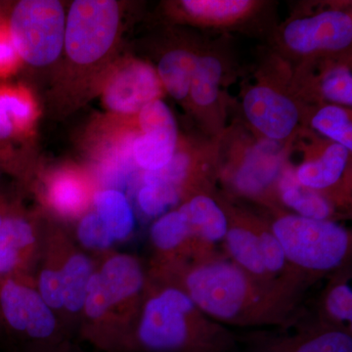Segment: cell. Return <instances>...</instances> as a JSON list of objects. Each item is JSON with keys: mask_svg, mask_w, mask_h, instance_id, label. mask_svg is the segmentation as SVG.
I'll list each match as a JSON object with an SVG mask.
<instances>
[{"mask_svg": "<svg viewBox=\"0 0 352 352\" xmlns=\"http://www.w3.org/2000/svg\"><path fill=\"white\" fill-rule=\"evenodd\" d=\"M147 274L177 287L201 311L227 327L291 325L305 289L314 281L298 271L261 279L217 252L151 263Z\"/></svg>", "mask_w": 352, "mask_h": 352, "instance_id": "1", "label": "cell"}, {"mask_svg": "<svg viewBox=\"0 0 352 352\" xmlns=\"http://www.w3.org/2000/svg\"><path fill=\"white\" fill-rule=\"evenodd\" d=\"M239 342L182 289L148 277L140 314L124 352H239Z\"/></svg>", "mask_w": 352, "mask_h": 352, "instance_id": "2", "label": "cell"}, {"mask_svg": "<svg viewBox=\"0 0 352 352\" xmlns=\"http://www.w3.org/2000/svg\"><path fill=\"white\" fill-rule=\"evenodd\" d=\"M147 271L135 256L109 252L95 264L82 316V336L105 352H122L140 314Z\"/></svg>", "mask_w": 352, "mask_h": 352, "instance_id": "3", "label": "cell"}, {"mask_svg": "<svg viewBox=\"0 0 352 352\" xmlns=\"http://www.w3.org/2000/svg\"><path fill=\"white\" fill-rule=\"evenodd\" d=\"M294 270L316 280L349 263L351 233L333 220L280 215L270 224Z\"/></svg>", "mask_w": 352, "mask_h": 352, "instance_id": "4", "label": "cell"}, {"mask_svg": "<svg viewBox=\"0 0 352 352\" xmlns=\"http://www.w3.org/2000/svg\"><path fill=\"white\" fill-rule=\"evenodd\" d=\"M0 314L28 352H46L69 342L68 332L44 302L29 273L0 279Z\"/></svg>", "mask_w": 352, "mask_h": 352, "instance_id": "5", "label": "cell"}, {"mask_svg": "<svg viewBox=\"0 0 352 352\" xmlns=\"http://www.w3.org/2000/svg\"><path fill=\"white\" fill-rule=\"evenodd\" d=\"M23 61L34 67L50 65L64 47L65 13L56 0H22L6 23Z\"/></svg>", "mask_w": 352, "mask_h": 352, "instance_id": "6", "label": "cell"}, {"mask_svg": "<svg viewBox=\"0 0 352 352\" xmlns=\"http://www.w3.org/2000/svg\"><path fill=\"white\" fill-rule=\"evenodd\" d=\"M120 8L113 0H76L69 7L64 45L74 63L94 64L107 54L117 36Z\"/></svg>", "mask_w": 352, "mask_h": 352, "instance_id": "7", "label": "cell"}, {"mask_svg": "<svg viewBox=\"0 0 352 352\" xmlns=\"http://www.w3.org/2000/svg\"><path fill=\"white\" fill-rule=\"evenodd\" d=\"M162 94L156 71L143 62L131 61L116 69L103 89L106 107L119 115H134Z\"/></svg>", "mask_w": 352, "mask_h": 352, "instance_id": "8", "label": "cell"}, {"mask_svg": "<svg viewBox=\"0 0 352 352\" xmlns=\"http://www.w3.org/2000/svg\"><path fill=\"white\" fill-rule=\"evenodd\" d=\"M244 352H352V330L314 321L295 333H258L245 340Z\"/></svg>", "mask_w": 352, "mask_h": 352, "instance_id": "9", "label": "cell"}, {"mask_svg": "<svg viewBox=\"0 0 352 352\" xmlns=\"http://www.w3.org/2000/svg\"><path fill=\"white\" fill-rule=\"evenodd\" d=\"M284 39L291 50L300 53L344 50L352 41L351 18L333 10L293 21L285 29Z\"/></svg>", "mask_w": 352, "mask_h": 352, "instance_id": "10", "label": "cell"}, {"mask_svg": "<svg viewBox=\"0 0 352 352\" xmlns=\"http://www.w3.org/2000/svg\"><path fill=\"white\" fill-rule=\"evenodd\" d=\"M43 239L21 212L9 208L0 227V279L29 273L41 254Z\"/></svg>", "mask_w": 352, "mask_h": 352, "instance_id": "11", "label": "cell"}, {"mask_svg": "<svg viewBox=\"0 0 352 352\" xmlns=\"http://www.w3.org/2000/svg\"><path fill=\"white\" fill-rule=\"evenodd\" d=\"M55 263L63 283L64 316H82L83 305L95 263L74 245L64 233L57 231L53 245Z\"/></svg>", "mask_w": 352, "mask_h": 352, "instance_id": "12", "label": "cell"}, {"mask_svg": "<svg viewBox=\"0 0 352 352\" xmlns=\"http://www.w3.org/2000/svg\"><path fill=\"white\" fill-rule=\"evenodd\" d=\"M243 106L252 126L274 140L288 138L298 122L295 103L272 88H252L245 94Z\"/></svg>", "mask_w": 352, "mask_h": 352, "instance_id": "13", "label": "cell"}, {"mask_svg": "<svg viewBox=\"0 0 352 352\" xmlns=\"http://www.w3.org/2000/svg\"><path fill=\"white\" fill-rule=\"evenodd\" d=\"M94 193L89 178L75 168L55 170L44 184L48 207L65 219H78L87 214Z\"/></svg>", "mask_w": 352, "mask_h": 352, "instance_id": "14", "label": "cell"}, {"mask_svg": "<svg viewBox=\"0 0 352 352\" xmlns=\"http://www.w3.org/2000/svg\"><path fill=\"white\" fill-rule=\"evenodd\" d=\"M150 238L156 251L152 263L198 256L191 226L179 208L162 215L153 223Z\"/></svg>", "mask_w": 352, "mask_h": 352, "instance_id": "15", "label": "cell"}, {"mask_svg": "<svg viewBox=\"0 0 352 352\" xmlns=\"http://www.w3.org/2000/svg\"><path fill=\"white\" fill-rule=\"evenodd\" d=\"M186 214L198 256L217 252L215 247L223 242L227 228L226 212L212 197L199 194L179 208Z\"/></svg>", "mask_w": 352, "mask_h": 352, "instance_id": "16", "label": "cell"}, {"mask_svg": "<svg viewBox=\"0 0 352 352\" xmlns=\"http://www.w3.org/2000/svg\"><path fill=\"white\" fill-rule=\"evenodd\" d=\"M226 215L227 228L223 243L227 258L254 276L265 280L275 278L264 266L258 237L250 219L233 217L226 212Z\"/></svg>", "mask_w": 352, "mask_h": 352, "instance_id": "17", "label": "cell"}, {"mask_svg": "<svg viewBox=\"0 0 352 352\" xmlns=\"http://www.w3.org/2000/svg\"><path fill=\"white\" fill-rule=\"evenodd\" d=\"M351 268L344 263L333 271L326 285L318 305L317 320L333 327L352 330Z\"/></svg>", "mask_w": 352, "mask_h": 352, "instance_id": "18", "label": "cell"}, {"mask_svg": "<svg viewBox=\"0 0 352 352\" xmlns=\"http://www.w3.org/2000/svg\"><path fill=\"white\" fill-rule=\"evenodd\" d=\"M92 206L115 242L131 237L135 229V215L124 192L117 189L98 190L94 193Z\"/></svg>", "mask_w": 352, "mask_h": 352, "instance_id": "19", "label": "cell"}, {"mask_svg": "<svg viewBox=\"0 0 352 352\" xmlns=\"http://www.w3.org/2000/svg\"><path fill=\"white\" fill-rule=\"evenodd\" d=\"M349 152L344 146L333 143L329 146L320 159L307 162L298 168L295 175L296 182L317 192L330 188L344 175Z\"/></svg>", "mask_w": 352, "mask_h": 352, "instance_id": "20", "label": "cell"}, {"mask_svg": "<svg viewBox=\"0 0 352 352\" xmlns=\"http://www.w3.org/2000/svg\"><path fill=\"white\" fill-rule=\"evenodd\" d=\"M198 59L199 57L186 50L170 51L162 58L157 76L173 98L178 100L186 98Z\"/></svg>", "mask_w": 352, "mask_h": 352, "instance_id": "21", "label": "cell"}, {"mask_svg": "<svg viewBox=\"0 0 352 352\" xmlns=\"http://www.w3.org/2000/svg\"><path fill=\"white\" fill-rule=\"evenodd\" d=\"M177 136L161 131L144 132L132 142L134 163L145 171L160 170L175 154Z\"/></svg>", "mask_w": 352, "mask_h": 352, "instance_id": "22", "label": "cell"}, {"mask_svg": "<svg viewBox=\"0 0 352 352\" xmlns=\"http://www.w3.org/2000/svg\"><path fill=\"white\" fill-rule=\"evenodd\" d=\"M281 199L287 207L307 219L330 220L332 206L319 192L308 189L296 182V176L288 175L280 182Z\"/></svg>", "mask_w": 352, "mask_h": 352, "instance_id": "23", "label": "cell"}, {"mask_svg": "<svg viewBox=\"0 0 352 352\" xmlns=\"http://www.w3.org/2000/svg\"><path fill=\"white\" fill-rule=\"evenodd\" d=\"M36 116L34 100L25 88L0 83V118L12 126L14 135L27 131Z\"/></svg>", "mask_w": 352, "mask_h": 352, "instance_id": "24", "label": "cell"}, {"mask_svg": "<svg viewBox=\"0 0 352 352\" xmlns=\"http://www.w3.org/2000/svg\"><path fill=\"white\" fill-rule=\"evenodd\" d=\"M221 76L222 66L217 58L199 57L189 91L196 104L208 106L217 100Z\"/></svg>", "mask_w": 352, "mask_h": 352, "instance_id": "25", "label": "cell"}, {"mask_svg": "<svg viewBox=\"0 0 352 352\" xmlns=\"http://www.w3.org/2000/svg\"><path fill=\"white\" fill-rule=\"evenodd\" d=\"M312 126L337 144L352 149V124L349 113L338 106H327L317 112L312 120Z\"/></svg>", "mask_w": 352, "mask_h": 352, "instance_id": "26", "label": "cell"}, {"mask_svg": "<svg viewBox=\"0 0 352 352\" xmlns=\"http://www.w3.org/2000/svg\"><path fill=\"white\" fill-rule=\"evenodd\" d=\"M180 191L175 186L157 183H144L138 193L141 212L149 217H162L179 201Z\"/></svg>", "mask_w": 352, "mask_h": 352, "instance_id": "27", "label": "cell"}, {"mask_svg": "<svg viewBox=\"0 0 352 352\" xmlns=\"http://www.w3.org/2000/svg\"><path fill=\"white\" fill-rule=\"evenodd\" d=\"M76 239L88 251L107 254L115 244L107 227L94 210L83 214L76 226Z\"/></svg>", "mask_w": 352, "mask_h": 352, "instance_id": "28", "label": "cell"}, {"mask_svg": "<svg viewBox=\"0 0 352 352\" xmlns=\"http://www.w3.org/2000/svg\"><path fill=\"white\" fill-rule=\"evenodd\" d=\"M187 12L208 20H223L244 13L251 2L247 0H184Z\"/></svg>", "mask_w": 352, "mask_h": 352, "instance_id": "29", "label": "cell"}, {"mask_svg": "<svg viewBox=\"0 0 352 352\" xmlns=\"http://www.w3.org/2000/svg\"><path fill=\"white\" fill-rule=\"evenodd\" d=\"M190 164L191 161L188 155L175 153L163 168L155 171H145L143 182L170 185L179 189L180 185L188 175Z\"/></svg>", "mask_w": 352, "mask_h": 352, "instance_id": "30", "label": "cell"}, {"mask_svg": "<svg viewBox=\"0 0 352 352\" xmlns=\"http://www.w3.org/2000/svg\"><path fill=\"white\" fill-rule=\"evenodd\" d=\"M322 91L328 100L352 105V76L346 68H337L326 75Z\"/></svg>", "mask_w": 352, "mask_h": 352, "instance_id": "31", "label": "cell"}, {"mask_svg": "<svg viewBox=\"0 0 352 352\" xmlns=\"http://www.w3.org/2000/svg\"><path fill=\"white\" fill-rule=\"evenodd\" d=\"M21 61L6 23L0 22V78H7L15 73Z\"/></svg>", "mask_w": 352, "mask_h": 352, "instance_id": "32", "label": "cell"}, {"mask_svg": "<svg viewBox=\"0 0 352 352\" xmlns=\"http://www.w3.org/2000/svg\"><path fill=\"white\" fill-rule=\"evenodd\" d=\"M14 131L12 126L0 118V143L8 140L9 138H13Z\"/></svg>", "mask_w": 352, "mask_h": 352, "instance_id": "33", "label": "cell"}, {"mask_svg": "<svg viewBox=\"0 0 352 352\" xmlns=\"http://www.w3.org/2000/svg\"><path fill=\"white\" fill-rule=\"evenodd\" d=\"M46 352H85L82 351H80V349H76V347L74 346L73 344H71V342H66V344H62V346L56 347V349H51L50 351Z\"/></svg>", "mask_w": 352, "mask_h": 352, "instance_id": "34", "label": "cell"}, {"mask_svg": "<svg viewBox=\"0 0 352 352\" xmlns=\"http://www.w3.org/2000/svg\"><path fill=\"white\" fill-rule=\"evenodd\" d=\"M9 208L7 207L6 204L3 203L1 200H0V227L2 226V222H3L4 217L8 212Z\"/></svg>", "mask_w": 352, "mask_h": 352, "instance_id": "35", "label": "cell"}]
</instances>
